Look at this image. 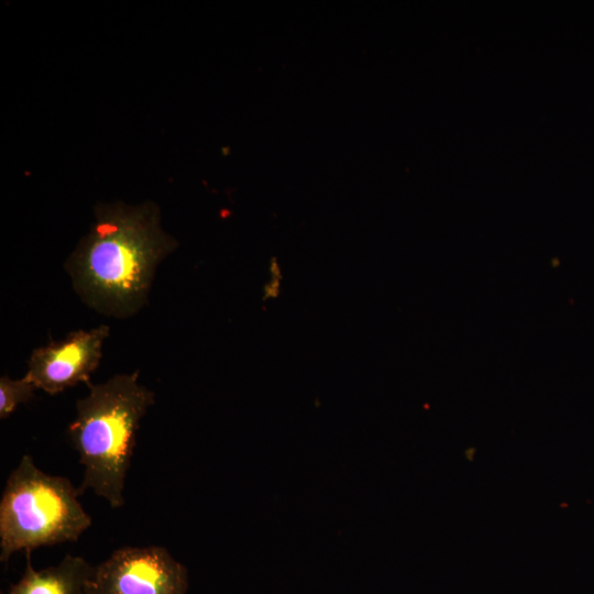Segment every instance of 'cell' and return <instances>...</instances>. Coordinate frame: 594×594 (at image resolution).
<instances>
[{"mask_svg": "<svg viewBox=\"0 0 594 594\" xmlns=\"http://www.w3.org/2000/svg\"><path fill=\"white\" fill-rule=\"evenodd\" d=\"M175 245L154 204L101 205L66 270L86 305L103 315L129 317L145 304L157 264Z\"/></svg>", "mask_w": 594, "mask_h": 594, "instance_id": "1", "label": "cell"}, {"mask_svg": "<svg viewBox=\"0 0 594 594\" xmlns=\"http://www.w3.org/2000/svg\"><path fill=\"white\" fill-rule=\"evenodd\" d=\"M77 400L76 417L67 436L84 468L78 493L91 490L112 508L124 504V485L141 419L155 394L139 383V373L117 374L105 383L89 384Z\"/></svg>", "mask_w": 594, "mask_h": 594, "instance_id": "2", "label": "cell"}, {"mask_svg": "<svg viewBox=\"0 0 594 594\" xmlns=\"http://www.w3.org/2000/svg\"><path fill=\"white\" fill-rule=\"evenodd\" d=\"M78 496L67 477L47 474L23 455L0 499V561L8 564L15 552L77 541L92 522Z\"/></svg>", "mask_w": 594, "mask_h": 594, "instance_id": "3", "label": "cell"}, {"mask_svg": "<svg viewBox=\"0 0 594 594\" xmlns=\"http://www.w3.org/2000/svg\"><path fill=\"white\" fill-rule=\"evenodd\" d=\"M188 570L161 546L122 547L94 566L85 594H187Z\"/></svg>", "mask_w": 594, "mask_h": 594, "instance_id": "4", "label": "cell"}, {"mask_svg": "<svg viewBox=\"0 0 594 594\" xmlns=\"http://www.w3.org/2000/svg\"><path fill=\"white\" fill-rule=\"evenodd\" d=\"M108 336L109 328L99 326L73 331L63 340L36 348L31 353L24 376L37 389L50 395L59 394L78 383L89 385L90 374L99 365Z\"/></svg>", "mask_w": 594, "mask_h": 594, "instance_id": "5", "label": "cell"}, {"mask_svg": "<svg viewBox=\"0 0 594 594\" xmlns=\"http://www.w3.org/2000/svg\"><path fill=\"white\" fill-rule=\"evenodd\" d=\"M94 566L82 557L67 554L55 565L35 570L26 554L21 579L6 594H85Z\"/></svg>", "mask_w": 594, "mask_h": 594, "instance_id": "6", "label": "cell"}, {"mask_svg": "<svg viewBox=\"0 0 594 594\" xmlns=\"http://www.w3.org/2000/svg\"><path fill=\"white\" fill-rule=\"evenodd\" d=\"M36 386L25 376L11 380L7 375L0 377V419L8 418L20 404L34 397Z\"/></svg>", "mask_w": 594, "mask_h": 594, "instance_id": "7", "label": "cell"}]
</instances>
